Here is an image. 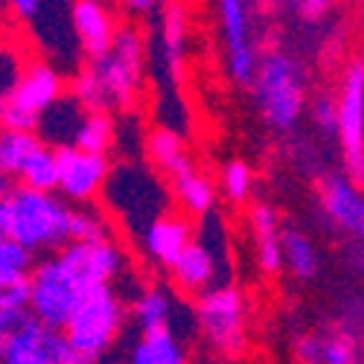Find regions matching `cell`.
Instances as JSON below:
<instances>
[{"label":"cell","mask_w":364,"mask_h":364,"mask_svg":"<svg viewBox=\"0 0 364 364\" xmlns=\"http://www.w3.org/2000/svg\"><path fill=\"white\" fill-rule=\"evenodd\" d=\"M132 318L140 332L155 326H175V297L164 286H146L132 297Z\"/></svg>","instance_id":"obj_21"},{"label":"cell","mask_w":364,"mask_h":364,"mask_svg":"<svg viewBox=\"0 0 364 364\" xmlns=\"http://www.w3.org/2000/svg\"><path fill=\"white\" fill-rule=\"evenodd\" d=\"M321 347H323L321 336H303L294 344V355L300 361H306V364H321Z\"/></svg>","instance_id":"obj_36"},{"label":"cell","mask_w":364,"mask_h":364,"mask_svg":"<svg viewBox=\"0 0 364 364\" xmlns=\"http://www.w3.org/2000/svg\"><path fill=\"white\" fill-rule=\"evenodd\" d=\"M21 184L36 187V190H55L58 193V155L50 143H38L33 149V155L26 158V164L18 172Z\"/></svg>","instance_id":"obj_23"},{"label":"cell","mask_w":364,"mask_h":364,"mask_svg":"<svg viewBox=\"0 0 364 364\" xmlns=\"http://www.w3.org/2000/svg\"><path fill=\"white\" fill-rule=\"evenodd\" d=\"M65 259V265L76 274L82 289L102 286V283H117L123 277L129 265V257L123 245L114 236L102 239H68L62 248L55 251Z\"/></svg>","instance_id":"obj_11"},{"label":"cell","mask_w":364,"mask_h":364,"mask_svg":"<svg viewBox=\"0 0 364 364\" xmlns=\"http://www.w3.org/2000/svg\"><path fill=\"white\" fill-rule=\"evenodd\" d=\"M326 216L364 242V193L350 178H326L321 190Z\"/></svg>","instance_id":"obj_16"},{"label":"cell","mask_w":364,"mask_h":364,"mask_svg":"<svg viewBox=\"0 0 364 364\" xmlns=\"http://www.w3.org/2000/svg\"><path fill=\"white\" fill-rule=\"evenodd\" d=\"M58 155V193L73 204H90L111 178V161L100 151L79 149L76 143L55 146Z\"/></svg>","instance_id":"obj_12"},{"label":"cell","mask_w":364,"mask_h":364,"mask_svg":"<svg viewBox=\"0 0 364 364\" xmlns=\"http://www.w3.org/2000/svg\"><path fill=\"white\" fill-rule=\"evenodd\" d=\"M38 143H41L38 132H21V129L0 126V172L18 178L21 166L26 164V158L33 155V149Z\"/></svg>","instance_id":"obj_26"},{"label":"cell","mask_w":364,"mask_h":364,"mask_svg":"<svg viewBox=\"0 0 364 364\" xmlns=\"http://www.w3.org/2000/svg\"><path fill=\"white\" fill-rule=\"evenodd\" d=\"M219 23L228 47V70L233 82L251 85L257 76V50L248 36V4L245 0H219Z\"/></svg>","instance_id":"obj_13"},{"label":"cell","mask_w":364,"mask_h":364,"mask_svg":"<svg viewBox=\"0 0 364 364\" xmlns=\"http://www.w3.org/2000/svg\"><path fill=\"white\" fill-rule=\"evenodd\" d=\"M123 326H126L123 294L114 289V283H102L82 291L79 303L65 323V336L70 347L79 353L82 364H94L111 353V347L123 336Z\"/></svg>","instance_id":"obj_2"},{"label":"cell","mask_w":364,"mask_h":364,"mask_svg":"<svg viewBox=\"0 0 364 364\" xmlns=\"http://www.w3.org/2000/svg\"><path fill=\"white\" fill-rule=\"evenodd\" d=\"M251 233H254L257 265L265 274H280L286 268V259H283V230H280L274 207L268 204L251 207Z\"/></svg>","instance_id":"obj_17"},{"label":"cell","mask_w":364,"mask_h":364,"mask_svg":"<svg viewBox=\"0 0 364 364\" xmlns=\"http://www.w3.org/2000/svg\"><path fill=\"white\" fill-rule=\"evenodd\" d=\"M90 68L97 70L111 108H129L143 85L146 73V44L134 26H119L114 44L105 55L90 58Z\"/></svg>","instance_id":"obj_6"},{"label":"cell","mask_w":364,"mask_h":364,"mask_svg":"<svg viewBox=\"0 0 364 364\" xmlns=\"http://www.w3.org/2000/svg\"><path fill=\"white\" fill-rule=\"evenodd\" d=\"M251 87L257 108L271 129L289 132L297 126L303 105H306V79H303V70L291 55L286 53L262 55Z\"/></svg>","instance_id":"obj_3"},{"label":"cell","mask_w":364,"mask_h":364,"mask_svg":"<svg viewBox=\"0 0 364 364\" xmlns=\"http://www.w3.org/2000/svg\"><path fill=\"white\" fill-rule=\"evenodd\" d=\"M26 315H29V309H6V306H0V355H4L6 341L12 338V332L23 323Z\"/></svg>","instance_id":"obj_35"},{"label":"cell","mask_w":364,"mask_h":364,"mask_svg":"<svg viewBox=\"0 0 364 364\" xmlns=\"http://www.w3.org/2000/svg\"><path fill=\"white\" fill-rule=\"evenodd\" d=\"M219 259H228V233H225V219L210 210V213L201 216L196 239L169 268L172 286L187 297H198L201 291L219 283Z\"/></svg>","instance_id":"obj_5"},{"label":"cell","mask_w":364,"mask_h":364,"mask_svg":"<svg viewBox=\"0 0 364 364\" xmlns=\"http://www.w3.org/2000/svg\"><path fill=\"white\" fill-rule=\"evenodd\" d=\"M65 97V82L55 68L44 62H33L23 68V76L18 79L15 90L6 97L4 126L21 129V132H38L41 114Z\"/></svg>","instance_id":"obj_8"},{"label":"cell","mask_w":364,"mask_h":364,"mask_svg":"<svg viewBox=\"0 0 364 364\" xmlns=\"http://www.w3.org/2000/svg\"><path fill=\"white\" fill-rule=\"evenodd\" d=\"M329 4L332 0H303V12H306L309 18H318V15H323L329 9Z\"/></svg>","instance_id":"obj_39"},{"label":"cell","mask_w":364,"mask_h":364,"mask_svg":"<svg viewBox=\"0 0 364 364\" xmlns=\"http://www.w3.org/2000/svg\"><path fill=\"white\" fill-rule=\"evenodd\" d=\"M172 193L175 198L181 201V207H184V213L201 219L204 213H210L216 204V187L213 181H210L204 172H198L193 164L178 169L172 175Z\"/></svg>","instance_id":"obj_20"},{"label":"cell","mask_w":364,"mask_h":364,"mask_svg":"<svg viewBox=\"0 0 364 364\" xmlns=\"http://www.w3.org/2000/svg\"><path fill=\"white\" fill-rule=\"evenodd\" d=\"M4 364H82L79 353L70 347L65 329L50 326L36 315H26L12 332L6 350L0 355Z\"/></svg>","instance_id":"obj_10"},{"label":"cell","mask_w":364,"mask_h":364,"mask_svg":"<svg viewBox=\"0 0 364 364\" xmlns=\"http://www.w3.org/2000/svg\"><path fill=\"white\" fill-rule=\"evenodd\" d=\"M12 190H15V175L0 172V201H4V198H6Z\"/></svg>","instance_id":"obj_40"},{"label":"cell","mask_w":364,"mask_h":364,"mask_svg":"<svg viewBox=\"0 0 364 364\" xmlns=\"http://www.w3.org/2000/svg\"><path fill=\"white\" fill-rule=\"evenodd\" d=\"M126 9H132L134 15H149L151 9L158 6V0H123Z\"/></svg>","instance_id":"obj_38"},{"label":"cell","mask_w":364,"mask_h":364,"mask_svg":"<svg viewBox=\"0 0 364 364\" xmlns=\"http://www.w3.org/2000/svg\"><path fill=\"white\" fill-rule=\"evenodd\" d=\"M196 239V228L190 222V213H161L143 228V254L151 265L172 268V262L184 254V248Z\"/></svg>","instance_id":"obj_14"},{"label":"cell","mask_w":364,"mask_h":364,"mask_svg":"<svg viewBox=\"0 0 364 364\" xmlns=\"http://www.w3.org/2000/svg\"><path fill=\"white\" fill-rule=\"evenodd\" d=\"M6 236V213H4V201H0V239Z\"/></svg>","instance_id":"obj_41"},{"label":"cell","mask_w":364,"mask_h":364,"mask_svg":"<svg viewBox=\"0 0 364 364\" xmlns=\"http://www.w3.org/2000/svg\"><path fill=\"white\" fill-rule=\"evenodd\" d=\"M0 306L6 309H29V277L0 283Z\"/></svg>","instance_id":"obj_34"},{"label":"cell","mask_w":364,"mask_h":364,"mask_svg":"<svg viewBox=\"0 0 364 364\" xmlns=\"http://www.w3.org/2000/svg\"><path fill=\"white\" fill-rule=\"evenodd\" d=\"M73 143L79 149L108 155V151L117 146V123H114V117L108 111H85L82 119H79V126H76Z\"/></svg>","instance_id":"obj_22"},{"label":"cell","mask_w":364,"mask_h":364,"mask_svg":"<svg viewBox=\"0 0 364 364\" xmlns=\"http://www.w3.org/2000/svg\"><path fill=\"white\" fill-rule=\"evenodd\" d=\"M312 119H315V123H318L323 132L338 134V100L329 97V94L318 97V100L312 102Z\"/></svg>","instance_id":"obj_33"},{"label":"cell","mask_w":364,"mask_h":364,"mask_svg":"<svg viewBox=\"0 0 364 364\" xmlns=\"http://www.w3.org/2000/svg\"><path fill=\"white\" fill-rule=\"evenodd\" d=\"M129 361L132 364H184L187 347L175 326L143 329L140 338L129 350Z\"/></svg>","instance_id":"obj_18"},{"label":"cell","mask_w":364,"mask_h":364,"mask_svg":"<svg viewBox=\"0 0 364 364\" xmlns=\"http://www.w3.org/2000/svg\"><path fill=\"white\" fill-rule=\"evenodd\" d=\"M283 259H286V268L303 283L318 274V251L312 245V239L294 228L283 230Z\"/></svg>","instance_id":"obj_25"},{"label":"cell","mask_w":364,"mask_h":364,"mask_svg":"<svg viewBox=\"0 0 364 364\" xmlns=\"http://www.w3.org/2000/svg\"><path fill=\"white\" fill-rule=\"evenodd\" d=\"M70 204L55 190H36L15 184L4 198L6 236L18 239L29 251H58L70 239Z\"/></svg>","instance_id":"obj_1"},{"label":"cell","mask_w":364,"mask_h":364,"mask_svg":"<svg viewBox=\"0 0 364 364\" xmlns=\"http://www.w3.org/2000/svg\"><path fill=\"white\" fill-rule=\"evenodd\" d=\"M196 326L207 350L219 358H239L248 347L245 294L230 283H216L196 297Z\"/></svg>","instance_id":"obj_4"},{"label":"cell","mask_w":364,"mask_h":364,"mask_svg":"<svg viewBox=\"0 0 364 364\" xmlns=\"http://www.w3.org/2000/svg\"><path fill=\"white\" fill-rule=\"evenodd\" d=\"M70 21H73L79 47L87 58H100L111 50L119 26L114 23V15L108 12L102 0H73Z\"/></svg>","instance_id":"obj_15"},{"label":"cell","mask_w":364,"mask_h":364,"mask_svg":"<svg viewBox=\"0 0 364 364\" xmlns=\"http://www.w3.org/2000/svg\"><path fill=\"white\" fill-rule=\"evenodd\" d=\"M146 149H149V161H151V166L161 169V172H166L169 178H172L178 169H184V166L193 164V161L187 158L184 143H181V137H178L172 129H158L155 134L149 137Z\"/></svg>","instance_id":"obj_24"},{"label":"cell","mask_w":364,"mask_h":364,"mask_svg":"<svg viewBox=\"0 0 364 364\" xmlns=\"http://www.w3.org/2000/svg\"><path fill=\"white\" fill-rule=\"evenodd\" d=\"M70 94L76 97V102L85 108V111H111V102H108V94H105V87L97 76L94 68H85L76 73L73 79V87H70Z\"/></svg>","instance_id":"obj_28"},{"label":"cell","mask_w":364,"mask_h":364,"mask_svg":"<svg viewBox=\"0 0 364 364\" xmlns=\"http://www.w3.org/2000/svg\"><path fill=\"white\" fill-rule=\"evenodd\" d=\"M251 187H254V175L251 166L245 161H230L222 169V181H219V190L230 204H245L251 198Z\"/></svg>","instance_id":"obj_29"},{"label":"cell","mask_w":364,"mask_h":364,"mask_svg":"<svg viewBox=\"0 0 364 364\" xmlns=\"http://www.w3.org/2000/svg\"><path fill=\"white\" fill-rule=\"evenodd\" d=\"M358 361V347L350 336L336 332V336H326L323 347H321V364H355Z\"/></svg>","instance_id":"obj_31"},{"label":"cell","mask_w":364,"mask_h":364,"mask_svg":"<svg viewBox=\"0 0 364 364\" xmlns=\"http://www.w3.org/2000/svg\"><path fill=\"white\" fill-rule=\"evenodd\" d=\"M338 140L347 178L364 190V65L353 62L338 90Z\"/></svg>","instance_id":"obj_9"},{"label":"cell","mask_w":364,"mask_h":364,"mask_svg":"<svg viewBox=\"0 0 364 364\" xmlns=\"http://www.w3.org/2000/svg\"><path fill=\"white\" fill-rule=\"evenodd\" d=\"M33 268H36V251H29L12 236L0 239V283L23 280L33 274Z\"/></svg>","instance_id":"obj_27"},{"label":"cell","mask_w":364,"mask_h":364,"mask_svg":"<svg viewBox=\"0 0 364 364\" xmlns=\"http://www.w3.org/2000/svg\"><path fill=\"white\" fill-rule=\"evenodd\" d=\"M82 291L85 289L76 280V274L53 251V257L38 259L33 274H29V315H36L50 326L65 329Z\"/></svg>","instance_id":"obj_7"},{"label":"cell","mask_w":364,"mask_h":364,"mask_svg":"<svg viewBox=\"0 0 364 364\" xmlns=\"http://www.w3.org/2000/svg\"><path fill=\"white\" fill-rule=\"evenodd\" d=\"M4 111H6V97H0V126H4Z\"/></svg>","instance_id":"obj_42"},{"label":"cell","mask_w":364,"mask_h":364,"mask_svg":"<svg viewBox=\"0 0 364 364\" xmlns=\"http://www.w3.org/2000/svg\"><path fill=\"white\" fill-rule=\"evenodd\" d=\"M21 76H23V65L18 53L6 44H0V97H9Z\"/></svg>","instance_id":"obj_32"},{"label":"cell","mask_w":364,"mask_h":364,"mask_svg":"<svg viewBox=\"0 0 364 364\" xmlns=\"http://www.w3.org/2000/svg\"><path fill=\"white\" fill-rule=\"evenodd\" d=\"M111 236L108 219L97 207H76L70 210V239H102Z\"/></svg>","instance_id":"obj_30"},{"label":"cell","mask_w":364,"mask_h":364,"mask_svg":"<svg viewBox=\"0 0 364 364\" xmlns=\"http://www.w3.org/2000/svg\"><path fill=\"white\" fill-rule=\"evenodd\" d=\"M187 9L181 0H169L164 9V26H161V50H164V65L166 73L181 82V73H184V58H187Z\"/></svg>","instance_id":"obj_19"},{"label":"cell","mask_w":364,"mask_h":364,"mask_svg":"<svg viewBox=\"0 0 364 364\" xmlns=\"http://www.w3.org/2000/svg\"><path fill=\"white\" fill-rule=\"evenodd\" d=\"M9 4H12V12H15L21 21L33 23V21L44 12V4H47V0H9Z\"/></svg>","instance_id":"obj_37"}]
</instances>
